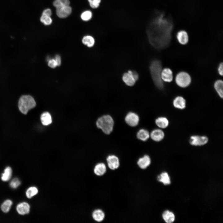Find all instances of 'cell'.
<instances>
[{"instance_id": "obj_1", "label": "cell", "mask_w": 223, "mask_h": 223, "mask_svg": "<svg viewBox=\"0 0 223 223\" xmlns=\"http://www.w3.org/2000/svg\"><path fill=\"white\" fill-rule=\"evenodd\" d=\"M152 20L147 29L150 44L155 48L161 49L168 47L170 43L172 23L170 20L160 14Z\"/></svg>"}, {"instance_id": "obj_2", "label": "cell", "mask_w": 223, "mask_h": 223, "mask_svg": "<svg viewBox=\"0 0 223 223\" xmlns=\"http://www.w3.org/2000/svg\"><path fill=\"white\" fill-rule=\"evenodd\" d=\"M161 62L158 60H153L150 66V70L151 76L154 84L159 89H163L164 84L161 77L162 71Z\"/></svg>"}, {"instance_id": "obj_3", "label": "cell", "mask_w": 223, "mask_h": 223, "mask_svg": "<svg viewBox=\"0 0 223 223\" xmlns=\"http://www.w3.org/2000/svg\"><path fill=\"white\" fill-rule=\"evenodd\" d=\"M114 125L113 119L109 115L102 116L98 119L96 122L97 127L106 134H109L112 132Z\"/></svg>"}, {"instance_id": "obj_4", "label": "cell", "mask_w": 223, "mask_h": 223, "mask_svg": "<svg viewBox=\"0 0 223 223\" xmlns=\"http://www.w3.org/2000/svg\"><path fill=\"white\" fill-rule=\"evenodd\" d=\"M34 98L30 95H24L20 97L18 102V108L23 114H26L29 110L36 106Z\"/></svg>"}, {"instance_id": "obj_5", "label": "cell", "mask_w": 223, "mask_h": 223, "mask_svg": "<svg viewBox=\"0 0 223 223\" xmlns=\"http://www.w3.org/2000/svg\"><path fill=\"white\" fill-rule=\"evenodd\" d=\"M175 82L179 87L185 88L188 86L191 82V78L186 72H179L175 78Z\"/></svg>"}, {"instance_id": "obj_6", "label": "cell", "mask_w": 223, "mask_h": 223, "mask_svg": "<svg viewBox=\"0 0 223 223\" xmlns=\"http://www.w3.org/2000/svg\"><path fill=\"white\" fill-rule=\"evenodd\" d=\"M208 141V138L206 136L193 135L190 137L189 142L192 146H201L206 144Z\"/></svg>"}, {"instance_id": "obj_7", "label": "cell", "mask_w": 223, "mask_h": 223, "mask_svg": "<svg viewBox=\"0 0 223 223\" xmlns=\"http://www.w3.org/2000/svg\"><path fill=\"white\" fill-rule=\"evenodd\" d=\"M139 120V117L138 115L133 112L128 113L125 118L126 123L132 127L137 126L138 124Z\"/></svg>"}, {"instance_id": "obj_8", "label": "cell", "mask_w": 223, "mask_h": 223, "mask_svg": "<svg viewBox=\"0 0 223 223\" xmlns=\"http://www.w3.org/2000/svg\"><path fill=\"white\" fill-rule=\"evenodd\" d=\"M72 9L69 5L64 6L56 8V13L57 15L60 18H65L71 13Z\"/></svg>"}, {"instance_id": "obj_9", "label": "cell", "mask_w": 223, "mask_h": 223, "mask_svg": "<svg viewBox=\"0 0 223 223\" xmlns=\"http://www.w3.org/2000/svg\"><path fill=\"white\" fill-rule=\"evenodd\" d=\"M122 80L125 83L129 86L133 85L136 81L133 75V71L131 70L124 74Z\"/></svg>"}, {"instance_id": "obj_10", "label": "cell", "mask_w": 223, "mask_h": 223, "mask_svg": "<svg viewBox=\"0 0 223 223\" xmlns=\"http://www.w3.org/2000/svg\"><path fill=\"white\" fill-rule=\"evenodd\" d=\"M107 161L108 167L112 170L116 169L119 166V158L114 155H109L107 158Z\"/></svg>"}, {"instance_id": "obj_11", "label": "cell", "mask_w": 223, "mask_h": 223, "mask_svg": "<svg viewBox=\"0 0 223 223\" xmlns=\"http://www.w3.org/2000/svg\"><path fill=\"white\" fill-rule=\"evenodd\" d=\"M165 134L164 132L160 129L153 130L150 134V137L153 141L160 142L164 138Z\"/></svg>"}, {"instance_id": "obj_12", "label": "cell", "mask_w": 223, "mask_h": 223, "mask_svg": "<svg viewBox=\"0 0 223 223\" xmlns=\"http://www.w3.org/2000/svg\"><path fill=\"white\" fill-rule=\"evenodd\" d=\"M173 107L176 108L183 110L186 107V101L183 97L177 96L173 99Z\"/></svg>"}, {"instance_id": "obj_13", "label": "cell", "mask_w": 223, "mask_h": 223, "mask_svg": "<svg viewBox=\"0 0 223 223\" xmlns=\"http://www.w3.org/2000/svg\"><path fill=\"white\" fill-rule=\"evenodd\" d=\"M16 209L19 214L21 215H24L29 213L30 206L27 203L23 202L17 205Z\"/></svg>"}, {"instance_id": "obj_14", "label": "cell", "mask_w": 223, "mask_h": 223, "mask_svg": "<svg viewBox=\"0 0 223 223\" xmlns=\"http://www.w3.org/2000/svg\"><path fill=\"white\" fill-rule=\"evenodd\" d=\"M173 73L171 70L168 68H164L161 72V77L163 81L170 82L173 80Z\"/></svg>"}, {"instance_id": "obj_15", "label": "cell", "mask_w": 223, "mask_h": 223, "mask_svg": "<svg viewBox=\"0 0 223 223\" xmlns=\"http://www.w3.org/2000/svg\"><path fill=\"white\" fill-rule=\"evenodd\" d=\"M177 38L178 42L181 44H186L189 41V37L187 33L185 31L182 30L178 32L177 34Z\"/></svg>"}, {"instance_id": "obj_16", "label": "cell", "mask_w": 223, "mask_h": 223, "mask_svg": "<svg viewBox=\"0 0 223 223\" xmlns=\"http://www.w3.org/2000/svg\"><path fill=\"white\" fill-rule=\"evenodd\" d=\"M151 160L150 157L147 155H144L143 157L139 159L137 162V164L141 168H146L150 164Z\"/></svg>"}, {"instance_id": "obj_17", "label": "cell", "mask_w": 223, "mask_h": 223, "mask_svg": "<svg viewBox=\"0 0 223 223\" xmlns=\"http://www.w3.org/2000/svg\"><path fill=\"white\" fill-rule=\"evenodd\" d=\"M155 123L156 125L160 129H164L168 126L169 121L166 117L160 116L156 119Z\"/></svg>"}, {"instance_id": "obj_18", "label": "cell", "mask_w": 223, "mask_h": 223, "mask_svg": "<svg viewBox=\"0 0 223 223\" xmlns=\"http://www.w3.org/2000/svg\"><path fill=\"white\" fill-rule=\"evenodd\" d=\"M106 166L103 163L97 164L94 168V172L97 175L101 176L104 175L106 172Z\"/></svg>"}, {"instance_id": "obj_19", "label": "cell", "mask_w": 223, "mask_h": 223, "mask_svg": "<svg viewBox=\"0 0 223 223\" xmlns=\"http://www.w3.org/2000/svg\"><path fill=\"white\" fill-rule=\"evenodd\" d=\"M41 122L44 125H49L52 122V119L50 114L48 112L43 113L40 117Z\"/></svg>"}, {"instance_id": "obj_20", "label": "cell", "mask_w": 223, "mask_h": 223, "mask_svg": "<svg viewBox=\"0 0 223 223\" xmlns=\"http://www.w3.org/2000/svg\"><path fill=\"white\" fill-rule=\"evenodd\" d=\"M92 216L96 221L100 222L102 221L105 218V214L101 210L97 209L94 210L92 213Z\"/></svg>"}, {"instance_id": "obj_21", "label": "cell", "mask_w": 223, "mask_h": 223, "mask_svg": "<svg viewBox=\"0 0 223 223\" xmlns=\"http://www.w3.org/2000/svg\"><path fill=\"white\" fill-rule=\"evenodd\" d=\"M162 217L164 221L167 223L173 222L175 220L174 214L168 210L164 211L162 214Z\"/></svg>"}, {"instance_id": "obj_22", "label": "cell", "mask_w": 223, "mask_h": 223, "mask_svg": "<svg viewBox=\"0 0 223 223\" xmlns=\"http://www.w3.org/2000/svg\"><path fill=\"white\" fill-rule=\"evenodd\" d=\"M214 87L219 96L222 98L223 97V82L221 80L216 81L214 84Z\"/></svg>"}, {"instance_id": "obj_23", "label": "cell", "mask_w": 223, "mask_h": 223, "mask_svg": "<svg viewBox=\"0 0 223 223\" xmlns=\"http://www.w3.org/2000/svg\"><path fill=\"white\" fill-rule=\"evenodd\" d=\"M137 136L138 139L145 141L149 138L150 134L147 130L144 129H141L138 132Z\"/></svg>"}, {"instance_id": "obj_24", "label": "cell", "mask_w": 223, "mask_h": 223, "mask_svg": "<svg viewBox=\"0 0 223 223\" xmlns=\"http://www.w3.org/2000/svg\"><path fill=\"white\" fill-rule=\"evenodd\" d=\"M12 174V170L9 166L7 167L4 169V172L2 174L1 179L4 181H8L11 179Z\"/></svg>"}, {"instance_id": "obj_25", "label": "cell", "mask_w": 223, "mask_h": 223, "mask_svg": "<svg viewBox=\"0 0 223 223\" xmlns=\"http://www.w3.org/2000/svg\"><path fill=\"white\" fill-rule=\"evenodd\" d=\"M157 179L158 181L163 183L164 185H169L171 183L170 177L166 172L161 173L158 176Z\"/></svg>"}, {"instance_id": "obj_26", "label": "cell", "mask_w": 223, "mask_h": 223, "mask_svg": "<svg viewBox=\"0 0 223 223\" xmlns=\"http://www.w3.org/2000/svg\"><path fill=\"white\" fill-rule=\"evenodd\" d=\"M82 42L84 44L88 47H92L94 45L95 40L93 37L91 36L87 35L84 36L82 39Z\"/></svg>"}, {"instance_id": "obj_27", "label": "cell", "mask_w": 223, "mask_h": 223, "mask_svg": "<svg viewBox=\"0 0 223 223\" xmlns=\"http://www.w3.org/2000/svg\"><path fill=\"white\" fill-rule=\"evenodd\" d=\"M12 204V201L9 199L5 200L1 204V208L2 211L5 213H7L10 211Z\"/></svg>"}, {"instance_id": "obj_28", "label": "cell", "mask_w": 223, "mask_h": 223, "mask_svg": "<svg viewBox=\"0 0 223 223\" xmlns=\"http://www.w3.org/2000/svg\"><path fill=\"white\" fill-rule=\"evenodd\" d=\"M38 192L37 188L35 186L29 187L27 190L26 195L27 197L30 199L37 194Z\"/></svg>"}, {"instance_id": "obj_29", "label": "cell", "mask_w": 223, "mask_h": 223, "mask_svg": "<svg viewBox=\"0 0 223 223\" xmlns=\"http://www.w3.org/2000/svg\"><path fill=\"white\" fill-rule=\"evenodd\" d=\"M70 3L69 0H55L53 2V5L56 8L69 5Z\"/></svg>"}, {"instance_id": "obj_30", "label": "cell", "mask_w": 223, "mask_h": 223, "mask_svg": "<svg viewBox=\"0 0 223 223\" xmlns=\"http://www.w3.org/2000/svg\"><path fill=\"white\" fill-rule=\"evenodd\" d=\"M92 16V12L89 10L83 12L81 15V18L84 21H87L90 20Z\"/></svg>"}, {"instance_id": "obj_31", "label": "cell", "mask_w": 223, "mask_h": 223, "mask_svg": "<svg viewBox=\"0 0 223 223\" xmlns=\"http://www.w3.org/2000/svg\"><path fill=\"white\" fill-rule=\"evenodd\" d=\"M41 21L46 25H50L52 22L50 16L42 15L40 18Z\"/></svg>"}, {"instance_id": "obj_32", "label": "cell", "mask_w": 223, "mask_h": 223, "mask_svg": "<svg viewBox=\"0 0 223 223\" xmlns=\"http://www.w3.org/2000/svg\"><path fill=\"white\" fill-rule=\"evenodd\" d=\"M21 184L20 180L18 178L13 179L10 182V187L13 189H15L20 186Z\"/></svg>"}, {"instance_id": "obj_33", "label": "cell", "mask_w": 223, "mask_h": 223, "mask_svg": "<svg viewBox=\"0 0 223 223\" xmlns=\"http://www.w3.org/2000/svg\"><path fill=\"white\" fill-rule=\"evenodd\" d=\"M101 1V0H94L92 2L89 3L91 8L96 9L99 6Z\"/></svg>"}, {"instance_id": "obj_34", "label": "cell", "mask_w": 223, "mask_h": 223, "mask_svg": "<svg viewBox=\"0 0 223 223\" xmlns=\"http://www.w3.org/2000/svg\"><path fill=\"white\" fill-rule=\"evenodd\" d=\"M48 65L49 67L52 68H55L58 66L55 59H49Z\"/></svg>"}, {"instance_id": "obj_35", "label": "cell", "mask_w": 223, "mask_h": 223, "mask_svg": "<svg viewBox=\"0 0 223 223\" xmlns=\"http://www.w3.org/2000/svg\"><path fill=\"white\" fill-rule=\"evenodd\" d=\"M52 14V12L50 9L48 8L45 10L43 12L42 15L50 16Z\"/></svg>"}, {"instance_id": "obj_36", "label": "cell", "mask_w": 223, "mask_h": 223, "mask_svg": "<svg viewBox=\"0 0 223 223\" xmlns=\"http://www.w3.org/2000/svg\"><path fill=\"white\" fill-rule=\"evenodd\" d=\"M223 64L222 62L219 65L218 68V71L219 74L221 76H223Z\"/></svg>"}, {"instance_id": "obj_37", "label": "cell", "mask_w": 223, "mask_h": 223, "mask_svg": "<svg viewBox=\"0 0 223 223\" xmlns=\"http://www.w3.org/2000/svg\"><path fill=\"white\" fill-rule=\"evenodd\" d=\"M58 66H59L61 64V59L60 56L59 55H56L55 59Z\"/></svg>"}, {"instance_id": "obj_38", "label": "cell", "mask_w": 223, "mask_h": 223, "mask_svg": "<svg viewBox=\"0 0 223 223\" xmlns=\"http://www.w3.org/2000/svg\"><path fill=\"white\" fill-rule=\"evenodd\" d=\"M89 2L90 3L91 2H92L94 0H88Z\"/></svg>"}]
</instances>
